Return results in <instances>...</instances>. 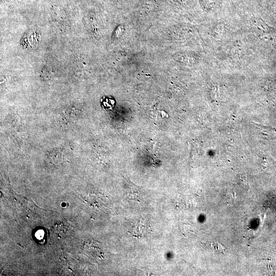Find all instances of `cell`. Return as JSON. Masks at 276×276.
Listing matches in <instances>:
<instances>
[{"instance_id":"obj_1","label":"cell","mask_w":276,"mask_h":276,"mask_svg":"<svg viewBox=\"0 0 276 276\" xmlns=\"http://www.w3.org/2000/svg\"><path fill=\"white\" fill-rule=\"evenodd\" d=\"M39 40V32L35 30H31L25 34L21 43L26 49H32L38 44Z\"/></svg>"}]
</instances>
